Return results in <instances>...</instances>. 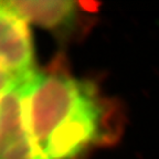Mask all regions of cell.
Returning a JSON list of instances; mask_svg holds the SVG:
<instances>
[{"mask_svg":"<svg viewBox=\"0 0 159 159\" xmlns=\"http://www.w3.org/2000/svg\"><path fill=\"white\" fill-rule=\"evenodd\" d=\"M0 65L20 77L35 71L29 25L5 0L0 1Z\"/></svg>","mask_w":159,"mask_h":159,"instance_id":"cell-3","label":"cell"},{"mask_svg":"<svg viewBox=\"0 0 159 159\" xmlns=\"http://www.w3.org/2000/svg\"><path fill=\"white\" fill-rule=\"evenodd\" d=\"M25 80L0 98V159H45L27 122Z\"/></svg>","mask_w":159,"mask_h":159,"instance_id":"cell-2","label":"cell"},{"mask_svg":"<svg viewBox=\"0 0 159 159\" xmlns=\"http://www.w3.org/2000/svg\"><path fill=\"white\" fill-rule=\"evenodd\" d=\"M28 25L60 31L72 25L77 16V3L70 0H5Z\"/></svg>","mask_w":159,"mask_h":159,"instance_id":"cell-4","label":"cell"},{"mask_svg":"<svg viewBox=\"0 0 159 159\" xmlns=\"http://www.w3.org/2000/svg\"><path fill=\"white\" fill-rule=\"evenodd\" d=\"M27 122L45 159H75L99 137L103 107L87 81L34 71L25 80Z\"/></svg>","mask_w":159,"mask_h":159,"instance_id":"cell-1","label":"cell"},{"mask_svg":"<svg viewBox=\"0 0 159 159\" xmlns=\"http://www.w3.org/2000/svg\"><path fill=\"white\" fill-rule=\"evenodd\" d=\"M25 77L17 76V75L9 72L8 70H6L5 67L0 65V98L5 96L10 91H12L17 85H19L22 82Z\"/></svg>","mask_w":159,"mask_h":159,"instance_id":"cell-5","label":"cell"}]
</instances>
